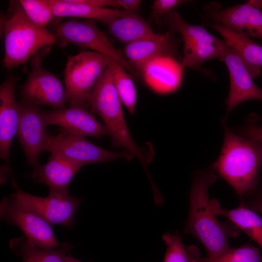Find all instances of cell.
I'll return each mask as SVG.
<instances>
[{
    "instance_id": "10",
    "label": "cell",
    "mask_w": 262,
    "mask_h": 262,
    "mask_svg": "<svg viewBox=\"0 0 262 262\" xmlns=\"http://www.w3.org/2000/svg\"><path fill=\"white\" fill-rule=\"evenodd\" d=\"M0 218L18 228L27 239L40 248H56L62 244L56 238L51 224L19 203L12 195L1 199Z\"/></svg>"
},
{
    "instance_id": "29",
    "label": "cell",
    "mask_w": 262,
    "mask_h": 262,
    "mask_svg": "<svg viewBox=\"0 0 262 262\" xmlns=\"http://www.w3.org/2000/svg\"><path fill=\"white\" fill-rule=\"evenodd\" d=\"M260 120L258 115L252 114L250 115L242 127L236 129V132L242 136L252 138L262 143V125H258Z\"/></svg>"
},
{
    "instance_id": "8",
    "label": "cell",
    "mask_w": 262,
    "mask_h": 262,
    "mask_svg": "<svg viewBox=\"0 0 262 262\" xmlns=\"http://www.w3.org/2000/svg\"><path fill=\"white\" fill-rule=\"evenodd\" d=\"M44 151L60 155L84 166L87 164L105 163L134 156L127 150L114 152L103 148L84 136L64 130L59 133L49 135Z\"/></svg>"
},
{
    "instance_id": "25",
    "label": "cell",
    "mask_w": 262,
    "mask_h": 262,
    "mask_svg": "<svg viewBox=\"0 0 262 262\" xmlns=\"http://www.w3.org/2000/svg\"><path fill=\"white\" fill-rule=\"evenodd\" d=\"M114 84L122 104L129 112L133 114L135 111L137 91L131 76L119 64L112 61L110 64Z\"/></svg>"
},
{
    "instance_id": "21",
    "label": "cell",
    "mask_w": 262,
    "mask_h": 262,
    "mask_svg": "<svg viewBox=\"0 0 262 262\" xmlns=\"http://www.w3.org/2000/svg\"><path fill=\"white\" fill-rule=\"evenodd\" d=\"M170 37V33H155L147 38L127 44L123 49V55L135 70L140 72L150 61L165 55Z\"/></svg>"
},
{
    "instance_id": "9",
    "label": "cell",
    "mask_w": 262,
    "mask_h": 262,
    "mask_svg": "<svg viewBox=\"0 0 262 262\" xmlns=\"http://www.w3.org/2000/svg\"><path fill=\"white\" fill-rule=\"evenodd\" d=\"M12 195L21 205L51 225L70 229L75 224L74 216L82 199L70 195L68 190H49L46 197L26 193L16 185Z\"/></svg>"
},
{
    "instance_id": "3",
    "label": "cell",
    "mask_w": 262,
    "mask_h": 262,
    "mask_svg": "<svg viewBox=\"0 0 262 262\" xmlns=\"http://www.w3.org/2000/svg\"><path fill=\"white\" fill-rule=\"evenodd\" d=\"M87 102L91 111L103 122L110 137L112 146L123 148L129 151L146 167L151 162L153 152L151 149L146 151L138 146L131 137L110 65L89 94Z\"/></svg>"
},
{
    "instance_id": "2",
    "label": "cell",
    "mask_w": 262,
    "mask_h": 262,
    "mask_svg": "<svg viewBox=\"0 0 262 262\" xmlns=\"http://www.w3.org/2000/svg\"><path fill=\"white\" fill-rule=\"evenodd\" d=\"M224 126L223 147L212 168L242 198L253 194L258 186L262 173V143Z\"/></svg>"
},
{
    "instance_id": "30",
    "label": "cell",
    "mask_w": 262,
    "mask_h": 262,
    "mask_svg": "<svg viewBox=\"0 0 262 262\" xmlns=\"http://www.w3.org/2000/svg\"><path fill=\"white\" fill-rule=\"evenodd\" d=\"M189 1L184 0H156L152 5L153 15L157 17L166 15L174 8Z\"/></svg>"
},
{
    "instance_id": "12",
    "label": "cell",
    "mask_w": 262,
    "mask_h": 262,
    "mask_svg": "<svg viewBox=\"0 0 262 262\" xmlns=\"http://www.w3.org/2000/svg\"><path fill=\"white\" fill-rule=\"evenodd\" d=\"M18 104L19 119L17 137L27 163L35 167L39 164V155L44 151L49 136L44 111L38 105L24 100Z\"/></svg>"
},
{
    "instance_id": "1",
    "label": "cell",
    "mask_w": 262,
    "mask_h": 262,
    "mask_svg": "<svg viewBox=\"0 0 262 262\" xmlns=\"http://www.w3.org/2000/svg\"><path fill=\"white\" fill-rule=\"evenodd\" d=\"M213 170L196 174L189 194V212L184 232L196 237L205 247L208 258L215 259L230 247L229 240L236 236L238 228L218 220L209 206L208 189L216 181Z\"/></svg>"
},
{
    "instance_id": "6",
    "label": "cell",
    "mask_w": 262,
    "mask_h": 262,
    "mask_svg": "<svg viewBox=\"0 0 262 262\" xmlns=\"http://www.w3.org/2000/svg\"><path fill=\"white\" fill-rule=\"evenodd\" d=\"M165 16L170 33H179L184 44L183 68L197 67L213 59H220L226 46L224 40L212 35L201 26L187 23L175 10Z\"/></svg>"
},
{
    "instance_id": "27",
    "label": "cell",
    "mask_w": 262,
    "mask_h": 262,
    "mask_svg": "<svg viewBox=\"0 0 262 262\" xmlns=\"http://www.w3.org/2000/svg\"><path fill=\"white\" fill-rule=\"evenodd\" d=\"M24 12L36 26L46 28L54 16L49 0H19Z\"/></svg>"
},
{
    "instance_id": "16",
    "label": "cell",
    "mask_w": 262,
    "mask_h": 262,
    "mask_svg": "<svg viewBox=\"0 0 262 262\" xmlns=\"http://www.w3.org/2000/svg\"><path fill=\"white\" fill-rule=\"evenodd\" d=\"M16 82L10 77L0 86V157L7 162L19 119V104L15 97Z\"/></svg>"
},
{
    "instance_id": "24",
    "label": "cell",
    "mask_w": 262,
    "mask_h": 262,
    "mask_svg": "<svg viewBox=\"0 0 262 262\" xmlns=\"http://www.w3.org/2000/svg\"><path fill=\"white\" fill-rule=\"evenodd\" d=\"M106 24L116 39L127 44L155 33L146 21L136 13L117 18Z\"/></svg>"
},
{
    "instance_id": "5",
    "label": "cell",
    "mask_w": 262,
    "mask_h": 262,
    "mask_svg": "<svg viewBox=\"0 0 262 262\" xmlns=\"http://www.w3.org/2000/svg\"><path fill=\"white\" fill-rule=\"evenodd\" d=\"M112 61L94 51H83L67 57L64 79L70 107L87 109L88 95Z\"/></svg>"
},
{
    "instance_id": "22",
    "label": "cell",
    "mask_w": 262,
    "mask_h": 262,
    "mask_svg": "<svg viewBox=\"0 0 262 262\" xmlns=\"http://www.w3.org/2000/svg\"><path fill=\"white\" fill-rule=\"evenodd\" d=\"M209 206L214 215L223 216L228 218L262 248V218L257 213L241 202L238 207L231 210L222 208L216 199L209 200Z\"/></svg>"
},
{
    "instance_id": "32",
    "label": "cell",
    "mask_w": 262,
    "mask_h": 262,
    "mask_svg": "<svg viewBox=\"0 0 262 262\" xmlns=\"http://www.w3.org/2000/svg\"><path fill=\"white\" fill-rule=\"evenodd\" d=\"M141 1L139 0H116V8L136 12L139 8Z\"/></svg>"
},
{
    "instance_id": "28",
    "label": "cell",
    "mask_w": 262,
    "mask_h": 262,
    "mask_svg": "<svg viewBox=\"0 0 262 262\" xmlns=\"http://www.w3.org/2000/svg\"><path fill=\"white\" fill-rule=\"evenodd\" d=\"M162 238L167 246L164 262H196L189 246L182 243L178 231L165 233Z\"/></svg>"
},
{
    "instance_id": "26",
    "label": "cell",
    "mask_w": 262,
    "mask_h": 262,
    "mask_svg": "<svg viewBox=\"0 0 262 262\" xmlns=\"http://www.w3.org/2000/svg\"><path fill=\"white\" fill-rule=\"evenodd\" d=\"M189 247L196 262H262V256L259 250L250 245L230 248L224 254L213 259L201 257L198 248L194 245Z\"/></svg>"
},
{
    "instance_id": "14",
    "label": "cell",
    "mask_w": 262,
    "mask_h": 262,
    "mask_svg": "<svg viewBox=\"0 0 262 262\" xmlns=\"http://www.w3.org/2000/svg\"><path fill=\"white\" fill-rule=\"evenodd\" d=\"M227 67L230 77V86L227 99V115L240 103L256 99L262 102V88L253 80L239 55L226 44L220 59Z\"/></svg>"
},
{
    "instance_id": "15",
    "label": "cell",
    "mask_w": 262,
    "mask_h": 262,
    "mask_svg": "<svg viewBox=\"0 0 262 262\" xmlns=\"http://www.w3.org/2000/svg\"><path fill=\"white\" fill-rule=\"evenodd\" d=\"M44 115L47 125H58L73 133L98 138L108 135L104 125L99 122L94 114L87 109L65 107L44 111Z\"/></svg>"
},
{
    "instance_id": "11",
    "label": "cell",
    "mask_w": 262,
    "mask_h": 262,
    "mask_svg": "<svg viewBox=\"0 0 262 262\" xmlns=\"http://www.w3.org/2000/svg\"><path fill=\"white\" fill-rule=\"evenodd\" d=\"M41 58L31 59L32 69L20 91L24 100L36 105H47L54 109L65 107L67 100L66 87L53 74L41 66Z\"/></svg>"
},
{
    "instance_id": "20",
    "label": "cell",
    "mask_w": 262,
    "mask_h": 262,
    "mask_svg": "<svg viewBox=\"0 0 262 262\" xmlns=\"http://www.w3.org/2000/svg\"><path fill=\"white\" fill-rule=\"evenodd\" d=\"M210 25L223 37L227 45L239 55L251 77L259 76L262 66V46L248 36L220 24Z\"/></svg>"
},
{
    "instance_id": "17",
    "label": "cell",
    "mask_w": 262,
    "mask_h": 262,
    "mask_svg": "<svg viewBox=\"0 0 262 262\" xmlns=\"http://www.w3.org/2000/svg\"><path fill=\"white\" fill-rule=\"evenodd\" d=\"M183 68L173 58L162 55L147 63L141 73L146 84L154 92L167 94L180 86Z\"/></svg>"
},
{
    "instance_id": "4",
    "label": "cell",
    "mask_w": 262,
    "mask_h": 262,
    "mask_svg": "<svg viewBox=\"0 0 262 262\" xmlns=\"http://www.w3.org/2000/svg\"><path fill=\"white\" fill-rule=\"evenodd\" d=\"M8 14V18L2 22L6 68L24 64L38 50L56 42L54 33L30 20L19 0L10 1Z\"/></svg>"
},
{
    "instance_id": "7",
    "label": "cell",
    "mask_w": 262,
    "mask_h": 262,
    "mask_svg": "<svg viewBox=\"0 0 262 262\" xmlns=\"http://www.w3.org/2000/svg\"><path fill=\"white\" fill-rule=\"evenodd\" d=\"M54 30L57 40L62 47L74 44L91 49L106 55L121 65L128 72L135 74V69L123 53L113 46L93 19L67 20L57 25Z\"/></svg>"
},
{
    "instance_id": "13",
    "label": "cell",
    "mask_w": 262,
    "mask_h": 262,
    "mask_svg": "<svg viewBox=\"0 0 262 262\" xmlns=\"http://www.w3.org/2000/svg\"><path fill=\"white\" fill-rule=\"evenodd\" d=\"M204 11L206 18L216 23L249 37L262 38V12L249 1L225 9L213 2L204 7Z\"/></svg>"
},
{
    "instance_id": "23",
    "label": "cell",
    "mask_w": 262,
    "mask_h": 262,
    "mask_svg": "<svg viewBox=\"0 0 262 262\" xmlns=\"http://www.w3.org/2000/svg\"><path fill=\"white\" fill-rule=\"evenodd\" d=\"M9 245L12 251L22 258V262H66L70 250L75 246L66 242L58 248H41L24 235L11 239Z\"/></svg>"
},
{
    "instance_id": "19",
    "label": "cell",
    "mask_w": 262,
    "mask_h": 262,
    "mask_svg": "<svg viewBox=\"0 0 262 262\" xmlns=\"http://www.w3.org/2000/svg\"><path fill=\"white\" fill-rule=\"evenodd\" d=\"M93 0H49L54 16L98 19L107 24L135 12L94 5Z\"/></svg>"
},
{
    "instance_id": "18",
    "label": "cell",
    "mask_w": 262,
    "mask_h": 262,
    "mask_svg": "<svg viewBox=\"0 0 262 262\" xmlns=\"http://www.w3.org/2000/svg\"><path fill=\"white\" fill-rule=\"evenodd\" d=\"M83 166L60 155L51 153L48 162L34 167L32 176L37 183L49 190H68L69 184Z\"/></svg>"
},
{
    "instance_id": "33",
    "label": "cell",
    "mask_w": 262,
    "mask_h": 262,
    "mask_svg": "<svg viewBox=\"0 0 262 262\" xmlns=\"http://www.w3.org/2000/svg\"><path fill=\"white\" fill-rule=\"evenodd\" d=\"M66 262H82L78 259L73 257L71 254L68 256Z\"/></svg>"
},
{
    "instance_id": "31",
    "label": "cell",
    "mask_w": 262,
    "mask_h": 262,
    "mask_svg": "<svg viewBox=\"0 0 262 262\" xmlns=\"http://www.w3.org/2000/svg\"><path fill=\"white\" fill-rule=\"evenodd\" d=\"M241 202L262 216V191H260L255 195L242 201Z\"/></svg>"
}]
</instances>
